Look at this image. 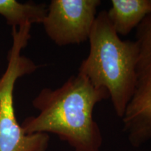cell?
Masks as SVG:
<instances>
[{
  "label": "cell",
  "mask_w": 151,
  "mask_h": 151,
  "mask_svg": "<svg viewBox=\"0 0 151 151\" xmlns=\"http://www.w3.org/2000/svg\"><path fill=\"white\" fill-rule=\"evenodd\" d=\"M109 98L106 90L97 89L78 73L56 89L41 90L32 101L39 113L26 118L21 127L26 134H56L74 151H100L103 138L93 111Z\"/></svg>",
  "instance_id": "obj_1"
},
{
  "label": "cell",
  "mask_w": 151,
  "mask_h": 151,
  "mask_svg": "<svg viewBox=\"0 0 151 151\" xmlns=\"http://www.w3.org/2000/svg\"><path fill=\"white\" fill-rule=\"evenodd\" d=\"M88 41L89 53L78 73L95 88L108 91L115 112L122 118L137 84V43L120 39L105 10L97 15Z\"/></svg>",
  "instance_id": "obj_2"
},
{
  "label": "cell",
  "mask_w": 151,
  "mask_h": 151,
  "mask_svg": "<svg viewBox=\"0 0 151 151\" xmlns=\"http://www.w3.org/2000/svg\"><path fill=\"white\" fill-rule=\"evenodd\" d=\"M31 27L29 24L12 27L13 44L8 65L0 78V151H46L48 146V134H26L15 113L14 90L16 81L39 68L32 60L21 55L31 37Z\"/></svg>",
  "instance_id": "obj_3"
},
{
  "label": "cell",
  "mask_w": 151,
  "mask_h": 151,
  "mask_svg": "<svg viewBox=\"0 0 151 151\" xmlns=\"http://www.w3.org/2000/svg\"><path fill=\"white\" fill-rule=\"evenodd\" d=\"M139 48L135 91L123 118L124 131L132 146L151 140V14L136 29Z\"/></svg>",
  "instance_id": "obj_4"
},
{
  "label": "cell",
  "mask_w": 151,
  "mask_h": 151,
  "mask_svg": "<svg viewBox=\"0 0 151 151\" xmlns=\"http://www.w3.org/2000/svg\"><path fill=\"white\" fill-rule=\"evenodd\" d=\"M100 0H52L42 22L56 45H79L88 41Z\"/></svg>",
  "instance_id": "obj_5"
},
{
  "label": "cell",
  "mask_w": 151,
  "mask_h": 151,
  "mask_svg": "<svg viewBox=\"0 0 151 151\" xmlns=\"http://www.w3.org/2000/svg\"><path fill=\"white\" fill-rule=\"evenodd\" d=\"M111 2L107 15L118 35H129L151 14V0H112Z\"/></svg>",
  "instance_id": "obj_6"
},
{
  "label": "cell",
  "mask_w": 151,
  "mask_h": 151,
  "mask_svg": "<svg viewBox=\"0 0 151 151\" xmlns=\"http://www.w3.org/2000/svg\"><path fill=\"white\" fill-rule=\"evenodd\" d=\"M47 10L48 7L45 4L0 0V15L12 27H19L27 24L42 23Z\"/></svg>",
  "instance_id": "obj_7"
}]
</instances>
